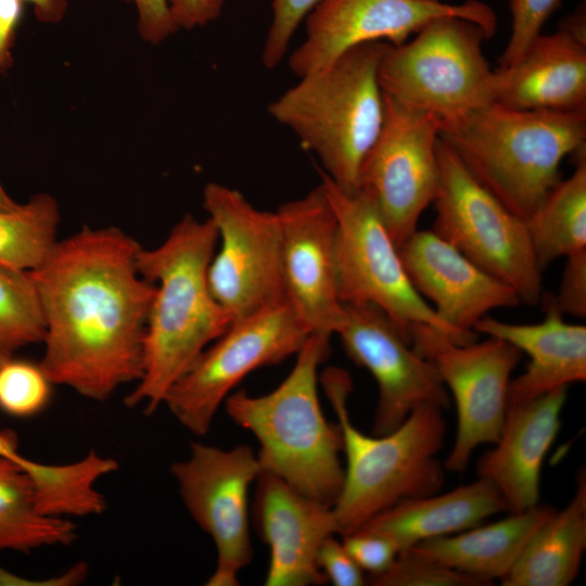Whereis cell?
<instances>
[{"instance_id":"d590c367","label":"cell","mask_w":586,"mask_h":586,"mask_svg":"<svg viewBox=\"0 0 586 586\" xmlns=\"http://www.w3.org/2000/svg\"><path fill=\"white\" fill-rule=\"evenodd\" d=\"M317 564L327 582L334 586H362L367 584L364 570L345 549L342 540L334 535L327 537L321 544Z\"/></svg>"},{"instance_id":"83f0119b","label":"cell","mask_w":586,"mask_h":586,"mask_svg":"<svg viewBox=\"0 0 586 586\" xmlns=\"http://www.w3.org/2000/svg\"><path fill=\"white\" fill-rule=\"evenodd\" d=\"M118 467L115 459L90 450L81 459L63 464L35 461L27 473L34 484L37 508L42 514L88 517L105 510L106 501L95 485Z\"/></svg>"},{"instance_id":"9a60e30c","label":"cell","mask_w":586,"mask_h":586,"mask_svg":"<svg viewBox=\"0 0 586 586\" xmlns=\"http://www.w3.org/2000/svg\"><path fill=\"white\" fill-rule=\"evenodd\" d=\"M444 16L469 20L491 36L497 28L494 10L480 0L459 4L441 0H324L306 16L305 39L291 54L289 67L302 77L364 43L398 46Z\"/></svg>"},{"instance_id":"60d3db41","label":"cell","mask_w":586,"mask_h":586,"mask_svg":"<svg viewBox=\"0 0 586 586\" xmlns=\"http://www.w3.org/2000/svg\"><path fill=\"white\" fill-rule=\"evenodd\" d=\"M88 575V566L79 562L65 572L44 579H30L11 573L0 565V586H73L81 584Z\"/></svg>"},{"instance_id":"7bdbcfd3","label":"cell","mask_w":586,"mask_h":586,"mask_svg":"<svg viewBox=\"0 0 586 586\" xmlns=\"http://www.w3.org/2000/svg\"><path fill=\"white\" fill-rule=\"evenodd\" d=\"M0 457L8 458L18 463L23 469L30 459L24 457L17 451V442L12 432L0 431Z\"/></svg>"},{"instance_id":"9c48e42d","label":"cell","mask_w":586,"mask_h":586,"mask_svg":"<svg viewBox=\"0 0 586 586\" xmlns=\"http://www.w3.org/2000/svg\"><path fill=\"white\" fill-rule=\"evenodd\" d=\"M433 231L480 268L509 285L521 303L537 305L542 272L525 220L511 213L440 138Z\"/></svg>"},{"instance_id":"7a4b0ae2","label":"cell","mask_w":586,"mask_h":586,"mask_svg":"<svg viewBox=\"0 0 586 586\" xmlns=\"http://www.w3.org/2000/svg\"><path fill=\"white\" fill-rule=\"evenodd\" d=\"M217 245L213 221L187 214L158 246H140L138 270L156 290L144 335L143 371L125 397L127 407L153 413L170 387L233 321L207 281Z\"/></svg>"},{"instance_id":"74e56055","label":"cell","mask_w":586,"mask_h":586,"mask_svg":"<svg viewBox=\"0 0 586 586\" xmlns=\"http://www.w3.org/2000/svg\"><path fill=\"white\" fill-rule=\"evenodd\" d=\"M132 2L138 12V31L141 39L157 44L178 30L167 0H125Z\"/></svg>"},{"instance_id":"484cf974","label":"cell","mask_w":586,"mask_h":586,"mask_svg":"<svg viewBox=\"0 0 586 586\" xmlns=\"http://www.w3.org/2000/svg\"><path fill=\"white\" fill-rule=\"evenodd\" d=\"M575 157L574 173L547 193L525 219L538 266L586 250V145Z\"/></svg>"},{"instance_id":"f35d334b","label":"cell","mask_w":586,"mask_h":586,"mask_svg":"<svg viewBox=\"0 0 586 586\" xmlns=\"http://www.w3.org/2000/svg\"><path fill=\"white\" fill-rule=\"evenodd\" d=\"M167 3L177 28L193 29L216 21L225 0H167Z\"/></svg>"},{"instance_id":"ffe728a7","label":"cell","mask_w":586,"mask_h":586,"mask_svg":"<svg viewBox=\"0 0 586 586\" xmlns=\"http://www.w3.org/2000/svg\"><path fill=\"white\" fill-rule=\"evenodd\" d=\"M568 387L507 406L504 425L494 448L479 460V477L500 493L508 513L523 512L539 504L540 471L560 426Z\"/></svg>"},{"instance_id":"d4e9b609","label":"cell","mask_w":586,"mask_h":586,"mask_svg":"<svg viewBox=\"0 0 586 586\" xmlns=\"http://www.w3.org/2000/svg\"><path fill=\"white\" fill-rule=\"evenodd\" d=\"M586 549V472L578 469L566 506L531 536L504 586H568L576 578Z\"/></svg>"},{"instance_id":"836d02e7","label":"cell","mask_w":586,"mask_h":586,"mask_svg":"<svg viewBox=\"0 0 586 586\" xmlns=\"http://www.w3.org/2000/svg\"><path fill=\"white\" fill-rule=\"evenodd\" d=\"M324 0H272V18L263 46L262 62L268 69L283 60L301 22Z\"/></svg>"},{"instance_id":"d6a6232c","label":"cell","mask_w":586,"mask_h":586,"mask_svg":"<svg viewBox=\"0 0 586 586\" xmlns=\"http://www.w3.org/2000/svg\"><path fill=\"white\" fill-rule=\"evenodd\" d=\"M561 0H508L511 33L499 58V67L517 61L528 44L542 33L543 25L560 5Z\"/></svg>"},{"instance_id":"8d00e7d4","label":"cell","mask_w":586,"mask_h":586,"mask_svg":"<svg viewBox=\"0 0 586 586\" xmlns=\"http://www.w3.org/2000/svg\"><path fill=\"white\" fill-rule=\"evenodd\" d=\"M555 306L572 316H586V250L566 257L557 296L550 295Z\"/></svg>"},{"instance_id":"4fadbf2b","label":"cell","mask_w":586,"mask_h":586,"mask_svg":"<svg viewBox=\"0 0 586 586\" xmlns=\"http://www.w3.org/2000/svg\"><path fill=\"white\" fill-rule=\"evenodd\" d=\"M170 471L187 510L216 547L206 585L238 586V574L253 556L249 491L262 471L257 455L247 445L221 449L192 443L189 457Z\"/></svg>"},{"instance_id":"277c9868","label":"cell","mask_w":586,"mask_h":586,"mask_svg":"<svg viewBox=\"0 0 586 586\" xmlns=\"http://www.w3.org/2000/svg\"><path fill=\"white\" fill-rule=\"evenodd\" d=\"M329 349V336L310 334L293 369L273 391L259 396L238 391L224 405L230 419L258 441L262 471L332 507L343 485L344 468L340 425L324 418L318 396L319 366Z\"/></svg>"},{"instance_id":"ee69618b","label":"cell","mask_w":586,"mask_h":586,"mask_svg":"<svg viewBox=\"0 0 586 586\" xmlns=\"http://www.w3.org/2000/svg\"><path fill=\"white\" fill-rule=\"evenodd\" d=\"M20 203L15 202L0 182V209H13Z\"/></svg>"},{"instance_id":"8992f818","label":"cell","mask_w":586,"mask_h":586,"mask_svg":"<svg viewBox=\"0 0 586 586\" xmlns=\"http://www.w3.org/2000/svg\"><path fill=\"white\" fill-rule=\"evenodd\" d=\"M390 43L354 47L300 81L268 105L319 158L327 175L348 193L358 191L361 164L384 122L379 66Z\"/></svg>"},{"instance_id":"ba28073f","label":"cell","mask_w":586,"mask_h":586,"mask_svg":"<svg viewBox=\"0 0 586 586\" xmlns=\"http://www.w3.org/2000/svg\"><path fill=\"white\" fill-rule=\"evenodd\" d=\"M321 186L336 221L334 262L341 302L375 305L409 342L413 326L429 324L453 342L467 344L413 288L374 200L361 189L343 191L323 173Z\"/></svg>"},{"instance_id":"8fae6325","label":"cell","mask_w":586,"mask_h":586,"mask_svg":"<svg viewBox=\"0 0 586 586\" xmlns=\"http://www.w3.org/2000/svg\"><path fill=\"white\" fill-rule=\"evenodd\" d=\"M415 351L436 367L457 410V433L445 470L463 472L474 449L495 444L500 435L511 374L521 352L512 344L487 336L482 342L457 344L429 324L410 331Z\"/></svg>"},{"instance_id":"e0dca14e","label":"cell","mask_w":586,"mask_h":586,"mask_svg":"<svg viewBox=\"0 0 586 586\" xmlns=\"http://www.w3.org/2000/svg\"><path fill=\"white\" fill-rule=\"evenodd\" d=\"M285 297L310 334L331 337L346 321L336 286V221L321 186L277 209Z\"/></svg>"},{"instance_id":"603a6c76","label":"cell","mask_w":586,"mask_h":586,"mask_svg":"<svg viewBox=\"0 0 586 586\" xmlns=\"http://www.w3.org/2000/svg\"><path fill=\"white\" fill-rule=\"evenodd\" d=\"M507 512L498 489L486 479L444 493L402 500L360 528L388 538L399 551L423 540L456 534Z\"/></svg>"},{"instance_id":"d6986e66","label":"cell","mask_w":586,"mask_h":586,"mask_svg":"<svg viewBox=\"0 0 586 586\" xmlns=\"http://www.w3.org/2000/svg\"><path fill=\"white\" fill-rule=\"evenodd\" d=\"M252 518L269 547L266 586H309L327 581L317 556L323 540L337 534L332 507L309 498L275 474L255 481Z\"/></svg>"},{"instance_id":"ac0fdd59","label":"cell","mask_w":586,"mask_h":586,"mask_svg":"<svg viewBox=\"0 0 586 586\" xmlns=\"http://www.w3.org/2000/svg\"><path fill=\"white\" fill-rule=\"evenodd\" d=\"M398 250L413 288L467 344L476 341L473 328L488 311L521 304L509 285L433 230L417 229Z\"/></svg>"},{"instance_id":"52a82bcc","label":"cell","mask_w":586,"mask_h":586,"mask_svg":"<svg viewBox=\"0 0 586 586\" xmlns=\"http://www.w3.org/2000/svg\"><path fill=\"white\" fill-rule=\"evenodd\" d=\"M492 37L458 16L435 18L415 37L388 44L379 66L382 93L442 122L495 101V73L482 44Z\"/></svg>"},{"instance_id":"2e32d148","label":"cell","mask_w":586,"mask_h":586,"mask_svg":"<svg viewBox=\"0 0 586 586\" xmlns=\"http://www.w3.org/2000/svg\"><path fill=\"white\" fill-rule=\"evenodd\" d=\"M344 307L346 321L336 334L347 356L378 384L373 434L394 431L419 405L450 407V394L434 364L415 351L382 309L373 304Z\"/></svg>"},{"instance_id":"4316f807","label":"cell","mask_w":586,"mask_h":586,"mask_svg":"<svg viewBox=\"0 0 586 586\" xmlns=\"http://www.w3.org/2000/svg\"><path fill=\"white\" fill-rule=\"evenodd\" d=\"M76 537L73 522L38 510L28 473L18 463L0 457V551L67 546Z\"/></svg>"},{"instance_id":"b9f144b4","label":"cell","mask_w":586,"mask_h":586,"mask_svg":"<svg viewBox=\"0 0 586 586\" xmlns=\"http://www.w3.org/2000/svg\"><path fill=\"white\" fill-rule=\"evenodd\" d=\"M33 4L36 18L41 23L55 24L67 11V0H21Z\"/></svg>"},{"instance_id":"6da1fadb","label":"cell","mask_w":586,"mask_h":586,"mask_svg":"<svg viewBox=\"0 0 586 586\" xmlns=\"http://www.w3.org/2000/svg\"><path fill=\"white\" fill-rule=\"evenodd\" d=\"M140 246L117 227H85L29 271L46 323L39 364L53 385L102 402L140 380L156 290L138 270Z\"/></svg>"},{"instance_id":"7402d4cb","label":"cell","mask_w":586,"mask_h":586,"mask_svg":"<svg viewBox=\"0 0 586 586\" xmlns=\"http://www.w3.org/2000/svg\"><path fill=\"white\" fill-rule=\"evenodd\" d=\"M542 301L545 319L539 323H508L486 315L473 328L530 356L525 371L510 381L508 405L586 380V327L564 321L550 294L543 295Z\"/></svg>"},{"instance_id":"f1b7e54d","label":"cell","mask_w":586,"mask_h":586,"mask_svg":"<svg viewBox=\"0 0 586 586\" xmlns=\"http://www.w3.org/2000/svg\"><path fill=\"white\" fill-rule=\"evenodd\" d=\"M60 208L48 193H38L13 209H0V265L31 271L58 242Z\"/></svg>"},{"instance_id":"7c38bea8","label":"cell","mask_w":586,"mask_h":586,"mask_svg":"<svg viewBox=\"0 0 586 586\" xmlns=\"http://www.w3.org/2000/svg\"><path fill=\"white\" fill-rule=\"evenodd\" d=\"M203 206L218 232L207 281L232 320L285 300L277 213L253 206L238 190L208 182Z\"/></svg>"},{"instance_id":"30bf717a","label":"cell","mask_w":586,"mask_h":586,"mask_svg":"<svg viewBox=\"0 0 586 586\" xmlns=\"http://www.w3.org/2000/svg\"><path fill=\"white\" fill-rule=\"evenodd\" d=\"M309 335L286 298L233 320L170 387L164 405L182 426L203 436L241 380L296 355Z\"/></svg>"},{"instance_id":"e575fe53","label":"cell","mask_w":586,"mask_h":586,"mask_svg":"<svg viewBox=\"0 0 586 586\" xmlns=\"http://www.w3.org/2000/svg\"><path fill=\"white\" fill-rule=\"evenodd\" d=\"M342 544L368 576L386 571L399 552L388 538L364 530L343 535Z\"/></svg>"},{"instance_id":"cb8c5ba5","label":"cell","mask_w":586,"mask_h":586,"mask_svg":"<svg viewBox=\"0 0 586 586\" xmlns=\"http://www.w3.org/2000/svg\"><path fill=\"white\" fill-rule=\"evenodd\" d=\"M555 511L549 505L538 504L499 521L423 540L402 551L492 585L510 571L531 536Z\"/></svg>"},{"instance_id":"3957f363","label":"cell","mask_w":586,"mask_h":586,"mask_svg":"<svg viewBox=\"0 0 586 586\" xmlns=\"http://www.w3.org/2000/svg\"><path fill=\"white\" fill-rule=\"evenodd\" d=\"M440 139L511 213L527 219L585 146L586 111L518 110L496 102L442 122Z\"/></svg>"},{"instance_id":"f546056e","label":"cell","mask_w":586,"mask_h":586,"mask_svg":"<svg viewBox=\"0 0 586 586\" xmlns=\"http://www.w3.org/2000/svg\"><path fill=\"white\" fill-rule=\"evenodd\" d=\"M46 323L29 271L0 265V364L42 342Z\"/></svg>"},{"instance_id":"44dd1931","label":"cell","mask_w":586,"mask_h":586,"mask_svg":"<svg viewBox=\"0 0 586 586\" xmlns=\"http://www.w3.org/2000/svg\"><path fill=\"white\" fill-rule=\"evenodd\" d=\"M495 73L496 103L518 110L586 111V40L559 27L538 35Z\"/></svg>"},{"instance_id":"1f68e13d","label":"cell","mask_w":586,"mask_h":586,"mask_svg":"<svg viewBox=\"0 0 586 586\" xmlns=\"http://www.w3.org/2000/svg\"><path fill=\"white\" fill-rule=\"evenodd\" d=\"M372 586H485L473 576L399 551L393 564L383 573L368 576Z\"/></svg>"},{"instance_id":"4dcf8cb0","label":"cell","mask_w":586,"mask_h":586,"mask_svg":"<svg viewBox=\"0 0 586 586\" xmlns=\"http://www.w3.org/2000/svg\"><path fill=\"white\" fill-rule=\"evenodd\" d=\"M53 383L33 361L9 358L0 364V409L15 418H30L49 404Z\"/></svg>"},{"instance_id":"ab89813d","label":"cell","mask_w":586,"mask_h":586,"mask_svg":"<svg viewBox=\"0 0 586 586\" xmlns=\"http://www.w3.org/2000/svg\"><path fill=\"white\" fill-rule=\"evenodd\" d=\"M23 13V1L0 0V75L7 74L14 64L12 48Z\"/></svg>"},{"instance_id":"5b68a950","label":"cell","mask_w":586,"mask_h":586,"mask_svg":"<svg viewBox=\"0 0 586 586\" xmlns=\"http://www.w3.org/2000/svg\"><path fill=\"white\" fill-rule=\"evenodd\" d=\"M319 383L337 417L346 457L343 485L332 506L339 535L357 531L402 500L441 491L445 468L437 455L446 436L443 408L419 405L394 431L368 435L349 418V374L330 367L319 374Z\"/></svg>"},{"instance_id":"5bb4252c","label":"cell","mask_w":586,"mask_h":586,"mask_svg":"<svg viewBox=\"0 0 586 586\" xmlns=\"http://www.w3.org/2000/svg\"><path fill=\"white\" fill-rule=\"evenodd\" d=\"M384 97V122L359 173L397 246L410 237L438 187L436 146L442 120Z\"/></svg>"}]
</instances>
